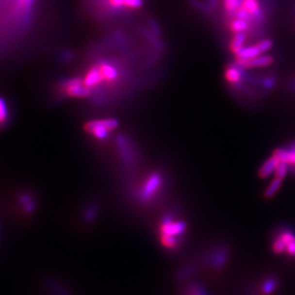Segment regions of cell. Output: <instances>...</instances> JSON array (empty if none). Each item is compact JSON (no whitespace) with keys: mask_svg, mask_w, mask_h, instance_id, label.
<instances>
[{"mask_svg":"<svg viewBox=\"0 0 295 295\" xmlns=\"http://www.w3.org/2000/svg\"><path fill=\"white\" fill-rule=\"evenodd\" d=\"M187 229L184 221H176L173 215H166L160 224V241L163 246L168 249L178 247L179 238L182 236Z\"/></svg>","mask_w":295,"mask_h":295,"instance_id":"cell-1","label":"cell"},{"mask_svg":"<svg viewBox=\"0 0 295 295\" xmlns=\"http://www.w3.org/2000/svg\"><path fill=\"white\" fill-rule=\"evenodd\" d=\"M119 123L116 119H100L85 123L83 130L85 132L91 134L96 139L105 140L109 137L110 131L117 129Z\"/></svg>","mask_w":295,"mask_h":295,"instance_id":"cell-2","label":"cell"},{"mask_svg":"<svg viewBox=\"0 0 295 295\" xmlns=\"http://www.w3.org/2000/svg\"><path fill=\"white\" fill-rule=\"evenodd\" d=\"M60 91L70 98L82 99L92 95V89L84 85L83 80L80 77L66 79L60 84Z\"/></svg>","mask_w":295,"mask_h":295,"instance_id":"cell-3","label":"cell"},{"mask_svg":"<svg viewBox=\"0 0 295 295\" xmlns=\"http://www.w3.org/2000/svg\"><path fill=\"white\" fill-rule=\"evenodd\" d=\"M163 182L162 177L158 173H153L148 178L146 182L143 185L139 197L142 201H148L160 189Z\"/></svg>","mask_w":295,"mask_h":295,"instance_id":"cell-4","label":"cell"},{"mask_svg":"<svg viewBox=\"0 0 295 295\" xmlns=\"http://www.w3.org/2000/svg\"><path fill=\"white\" fill-rule=\"evenodd\" d=\"M36 0H12V13L16 17H26Z\"/></svg>","mask_w":295,"mask_h":295,"instance_id":"cell-5","label":"cell"},{"mask_svg":"<svg viewBox=\"0 0 295 295\" xmlns=\"http://www.w3.org/2000/svg\"><path fill=\"white\" fill-rule=\"evenodd\" d=\"M273 63V58L268 55L264 56H258L254 59L245 61V62H237L238 65L243 69H250V68H259V67H265L270 66Z\"/></svg>","mask_w":295,"mask_h":295,"instance_id":"cell-6","label":"cell"},{"mask_svg":"<svg viewBox=\"0 0 295 295\" xmlns=\"http://www.w3.org/2000/svg\"><path fill=\"white\" fill-rule=\"evenodd\" d=\"M82 80H83L84 85L90 89H92L93 87H96L104 82L103 76L100 72V69L97 65L91 66L87 70V72L85 73V76Z\"/></svg>","mask_w":295,"mask_h":295,"instance_id":"cell-7","label":"cell"},{"mask_svg":"<svg viewBox=\"0 0 295 295\" xmlns=\"http://www.w3.org/2000/svg\"><path fill=\"white\" fill-rule=\"evenodd\" d=\"M228 253L224 246H220L213 250L208 257V262L214 268H221L227 262Z\"/></svg>","mask_w":295,"mask_h":295,"instance_id":"cell-8","label":"cell"},{"mask_svg":"<svg viewBox=\"0 0 295 295\" xmlns=\"http://www.w3.org/2000/svg\"><path fill=\"white\" fill-rule=\"evenodd\" d=\"M286 246V253L295 258V233L290 229L282 230L277 235Z\"/></svg>","mask_w":295,"mask_h":295,"instance_id":"cell-9","label":"cell"},{"mask_svg":"<svg viewBox=\"0 0 295 295\" xmlns=\"http://www.w3.org/2000/svg\"><path fill=\"white\" fill-rule=\"evenodd\" d=\"M97 66H98V67L100 69V72L103 76L104 82H113L118 79L119 73H118L117 69L110 63L101 62V63H98Z\"/></svg>","mask_w":295,"mask_h":295,"instance_id":"cell-10","label":"cell"},{"mask_svg":"<svg viewBox=\"0 0 295 295\" xmlns=\"http://www.w3.org/2000/svg\"><path fill=\"white\" fill-rule=\"evenodd\" d=\"M273 155H275L281 162H286L288 164L295 166V143L288 148H277L274 151Z\"/></svg>","mask_w":295,"mask_h":295,"instance_id":"cell-11","label":"cell"},{"mask_svg":"<svg viewBox=\"0 0 295 295\" xmlns=\"http://www.w3.org/2000/svg\"><path fill=\"white\" fill-rule=\"evenodd\" d=\"M19 206L24 214H32L36 208V202L32 195L28 193L20 194L18 197Z\"/></svg>","mask_w":295,"mask_h":295,"instance_id":"cell-12","label":"cell"},{"mask_svg":"<svg viewBox=\"0 0 295 295\" xmlns=\"http://www.w3.org/2000/svg\"><path fill=\"white\" fill-rule=\"evenodd\" d=\"M279 159L273 155L271 157H269L266 161H264V163L262 165V167L259 170V176L262 179H266L268 178L271 174H273L279 164Z\"/></svg>","mask_w":295,"mask_h":295,"instance_id":"cell-13","label":"cell"},{"mask_svg":"<svg viewBox=\"0 0 295 295\" xmlns=\"http://www.w3.org/2000/svg\"><path fill=\"white\" fill-rule=\"evenodd\" d=\"M262 53L260 52L257 45L250 46V47H243L237 54V62H245L251 59H254L260 56Z\"/></svg>","mask_w":295,"mask_h":295,"instance_id":"cell-14","label":"cell"},{"mask_svg":"<svg viewBox=\"0 0 295 295\" xmlns=\"http://www.w3.org/2000/svg\"><path fill=\"white\" fill-rule=\"evenodd\" d=\"M243 70L238 65L229 66L225 72L226 80L231 83H239L243 78Z\"/></svg>","mask_w":295,"mask_h":295,"instance_id":"cell-15","label":"cell"},{"mask_svg":"<svg viewBox=\"0 0 295 295\" xmlns=\"http://www.w3.org/2000/svg\"><path fill=\"white\" fill-rule=\"evenodd\" d=\"M246 37H247V35H246V32L236 33V35L234 36L233 39H232L231 45H230L231 50L235 55L244 47V44L246 41Z\"/></svg>","mask_w":295,"mask_h":295,"instance_id":"cell-16","label":"cell"},{"mask_svg":"<svg viewBox=\"0 0 295 295\" xmlns=\"http://www.w3.org/2000/svg\"><path fill=\"white\" fill-rule=\"evenodd\" d=\"M249 24H250V22L246 21V20L236 18L231 21V23L229 24V27L232 32L239 33V32H246L249 28Z\"/></svg>","mask_w":295,"mask_h":295,"instance_id":"cell-17","label":"cell"},{"mask_svg":"<svg viewBox=\"0 0 295 295\" xmlns=\"http://www.w3.org/2000/svg\"><path fill=\"white\" fill-rule=\"evenodd\" d=\"M10 111L7 102L4 98L0 97V128H3L9 121Z\"/></svg>","mask_w":295,"mask_h":295,"instance_id":"cell-18","label":"cell"},{"mask_svg":"<svg viewBox=\"0 0 295 295\" xmlns=\"http://www.w3.org/2000/svg\"><path fill=\"white\" fill-rule=\"evenodd\" d=\"M282 182H283L282 180L275 178V179L270 182L269 186L266 188V190H265V192H264V197H265L266 198H271V197H273L277 194V192L279 191V189L281 188Z\"/></svg>","mask_w":295,"mask_h":295,"instance_id":"cell-19","label":"cell"},{"mask_svg":"<svg viewBox=\"0 0 295 295\" xmlns=\"http://www.w3.org/2000/svg\"><path fill=\"white\" fill-rule=\"evenodd\" d=\"M278 280L274 277L267 278L262 285V293L264 295H271L277 288Z\"/></svg>","mask_w":295,"mask_h":295,"instance_id":"cell-20","label":"cell"},{"mask_svg":"<svg viewBox=\"0 0 295 295\" xmlns=\"http://www.w3.org/2000/svg\"><path fill=\"white\" fill-rule=\"evenodd\" d=\"M224 8L228 15H235L236 11L242 7L243 0H224Z\"/></svg>","mask_w":295,"mask_h":295,"instance_id":"cell-21","label":"cell"},{"mask_svg":"<svg viewBox=\"0 0 295 295\" xmlns=\"http://www.w3.org/2000/svg\"><path fill=\"white\" fill-rule=\"evenodd\" d=\"M288 171H289V164L286 163V162H281L280 161L276 170H275V172H274L275 173V178L284 180L285 178L287 177Z\"/></svg>","mask_w":295,"mask_h":295,"instance_id":"cell-22","label":"cell"},{"mask_svg":"<svg viewBox=\"0 0 295 295\" xmlns=\"http://www.w3.org/2000/svg\"><path fill=\"white\" fill-rule=\"evenodd\" d=\"M272 251L276 254H283L286 252V246L278 236L272 242Z\"/></svg>","mask_w":295,"mask_h":295,"instance_id":"cell-23","label":"cell"},{"mask_svg":"<svg viewBox=\"0 0 295 295\" xmlns=\"http://www.w3.org/2000/svg\"><path fill=\"white\" fill-rule=\"evenodd\" d=\"M97 211H98V208L95 205L88 206L85 209V211L83 212V219H84V221H87V222L94 221L95 217L97 216Z\"/></svg>","mask_w":295,"mask_h":295,"instance_id":"cell-24","label":"cell"},{"mask_svg":"<svg viewBox=\"0 0 295 295\" xmlns=\"http://www.w3.org/2000/svg\"><path fill=\"white\" fill-rule=\"evenodd\" d=\"M196 269V266L194 264H189L188 266H185L184 268H182L177 275V278L178 280L181 281V280H184L187 277H189L190 275L193 274V272L195 271Z\"/></svg>","mask_w":295,"mask_h":295,"instance_id":"cell-25","label":"cell"},{"mask_svg":"<svg viewBox=\"0 0 295 295\" xmlns=\"http://www.w3.org/2000/svg\"><path fill=\"white\" fill-rule=\"evenodd\" d=\"M272 44H273V43H272V40H271V39L265 38V39L261 40V41L258 42L256 45H257V47H258L260 52H261L262 54H263V53H265V52H267L268 50L271 49Z\"/></svg>","mask_w":295,"mask_h":295,"instance_id":"cell-26","label":"cell"},{"mask_svg":"<svg viewBox=\"0 0 295 295\" xmlns=\"http://www.w3.org/2000/svg\"><path fill=\"white\" fill-rule=\"evenodd\" d=\"M262 86L267 89V90H270L272 89L275 85H276V79L274 77H266L262 80Z\"/></svg>","mask_w":295,"mask_h":295,"instance_id":"cell-27","label":"cell"},{"mask_svg":"<svg viewBox=\"0 0 295 295\" xmlns=\"http://www.w3.org/2000/svg\"><path fill=\"white\" fill-rule=\"evenodd\" d=\"M143 0H125L124 6L131 9H138L142 6Z\"/></svg>","mask_w":295,"mask_h":295,"instance_id":"cell-28","label":"cell"},{"mask_svg":"<svg viewBox=\"0 0 295 295\" xmlns=\"http://www.w3.org/2000/svg\"><path fill=\"white\" fill-rule=\"evenodd\" d=\"M208 3H209V5H210L211 7L215 8V7L218 5L219 0H209V1H208Z\"/></svg>","mask_w":295,"mask_h":295,"instance_id":"cell-29","label":"cell"},{"mask_svg":"<svg viewBox=\"0 0 295 295\" xmlns=\"http://www.w3.org/2000/svg\"><path fill=\"white\" fill-rule=\"evenodd\" d=\"M290 87L293 89V90H295V79L290 83Z\"/></svg>","mask_w":295,"mask_h":295,"instance_id":"cell-30","label":"cell"}]
</instances>
